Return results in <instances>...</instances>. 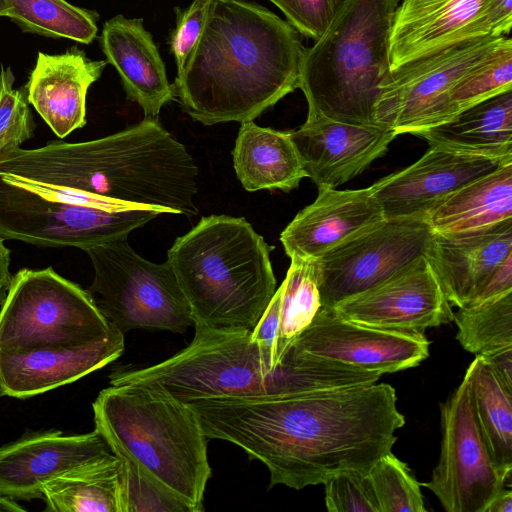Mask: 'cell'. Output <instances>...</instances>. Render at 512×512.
Listing matches in <instances>:
<instances>
[{
  "instance_id": "obj_32",
  "label": "cell",
  "mask_w": 512,
  "mask_h": 512,
  "mask_svg": "<svg viewBox=\"0 0 512 512\" xmlns=\"http://www.w3.org/2000/svg\"><path fill=\"white\" fill-rule=\"evenodd\" d=\"M509 90H512V40L505 36L500 45L454 87L450 101L457 114Z\"/></svg>"
},
{
  "instance_id": "obj_31",
  "label": "cell",
  "mask_w": 512,
  "mask_h": 512,
  "mask_svg": "<svg viewBox=\"0 0 512 512\" xmlns=\"http://www.w3.org/2000/svg\"><path fill=\"white\" fill-rule=\"evenodd\" d=\"M453 321L458 342L476 356L512 347V291L459 307Z\"/></svg>"
},
{
  "instance_id": "obj_10",
  "label": "cell",
  "mask_w": 512,
  "mask_h": 512,
  "mask_svg": "<svg viewBox=\"0 0 512 512\" xmlns=\"http://www.w3.org/2000/svg\"><path fill=\"white\" fill-rule=\"evenodd\" d=\"M127 237L84 250L94 269L87 291L123 334L133 329L185 332L193 325L191 310L169 262L146 260Z\"/></svg>"
},
{
  "instance_id": "obj_18",
  "label": "cell",
  "mask_w": 512,
  "mask_h": 512,
  "mask_svg": "<svg viewBox=\"0 0 512 512\" xmlns=\"http://www.w3.org/2000/svg\"><path fill=\"white\" fill-rule=\"evenodd\" d=\"M112 453L96 429L77 435L60 430L26 433L0 446V494L15 500L42 499L45 481Z\"/></svg>"
},
{
  "instance_id": "obj_28",
  "label": "cell",
  "mask_w": 512,
  "mask_h": 512,
  "mask_svg": "<svg viewBox=\"0 0 512 512\" xmlns=\"http://www.w3.org/2000/svg\"><path fill=\"white\" fill-rule=\"evenodd\" d=\"M472 407L497 469L507 479L512 471V392L498 379L485 359L477 355L468 366Z\"/></svg>"
},
{
  "instance_id": "obj_42",
  "label": "cell",
  "mask_w": 512,
  "mask_h": 512,
  "mask_svg": "<svg viewBox=\"0 0 512 512\" xmlns=\"http://www.w3.org/2000/svg\"><path fill=\"white\" fill-rule=\"evenodd\" d=\"M480 356L490 365L501 383L512 392V347Z\"/></svg>"
},
{
  "instance_id": "obj_6",
  "label": "cell",
  "mask_w": 512,
  "mask_h": 512,
  "mask_svg": "<svg viewBox=\"0 0 512 512\" xmlns=\"http://www.w3.org/2000/svg\"><path fill=\"white\" fill-rule=\"evenodd\" d=\"M92 407L95 429L115 456L135 461L194 512L204 510L208 438L191 407L139 383L103 389Z\"/></svg>"
},
{
  "instance_id": "obj_23",
  "label": "cell",
  "mask_w": 512,
  "mask_h": 512,
  "mask_svg": "<svg viewBox=\"0 0 512 512\" xmlns=\"http://www.w3.org/2000/svg\"><path fill=\"white\" fill-rule=\"evenodd\" d=\"M99 42L128 99L142 108L145 117L156 118L175 97L165 63L143 19L114 16L104 23Z\"/></svg>"
},
{
  "instance_id": "obj_40",
  "label": "cell",
  "mask_w": 512,
  "mask_h": 512,
  "mask_svg": "<svg viewBox=\"0 0 512 512\" xmlns=\"http://www.w3.org/2000/svg\"><path fill=\"white\" fill-rule=\"evenodd\" d=\"M509 291H512V255L496 269L483 288L468 304L486 301Z\"/></svg>"
},
{
  "instance_id": "obj_26",
  "label": "cell",
  "mask_w": 512,
  "mask_h": 512,
  "mask_svg": "<svg viewBox=\"0 0 512 512\" xmlns=\"http://www.w3.org/2000/svg\"><path fill=\"white\" fill-rule=\"evenodd\" d=\"M512 219V162L465 185L426 220L435 233H460Z\"/></svg>"
},
{
  "instance_id": "obj_2",
  "label": "cell",
  "mask_w": 512,
  "mask_h": 512,
  "mask_svg": "<svg viewBox=\"0 0 512 512\" xmlns=\"http://www.w3.org/2000/svg\"><path fill=\"white\" fill-rule=\"evenodd\" d=\"M305 49L299 33L268 8L213 0L174 97L204 125L253 121L298 88Z\"/></svg>"
},
{
  "instance_id": "obj_35",
  "label": "cell",
  "mask_w": 512,
  "mask_h": 512,
  "mask_svg": "<svg viewBox=\"0 0 512 512\" xmlns=\"http://www.w3.org/2000/svg\"><path fill=\"white\" fill-rule=\"evenodd\" d=\"M10 67L0 71V151L20 145L33 136L35 122L25 88L14 89Z\"/></svg>"
},
{
  "instance_id": "obj_27",
  "label": "cell",
  "mask_w": 512,
  "mask_h": 512,
  "mask_svg": "<svg viewBox=\"0 0 512 512\" xmlns=\"http://www.w3.org/2000/svg\"><path fill=\"white\" fill-rule=\"evenodd\" d=\"M46 512H122L120 461L114 453L42 484Z\"/></svg>"
},
{
  "instance_id": "obj_3",
  "label": "cell",
  "mask_w": 512,
  "mask_h": 512,
  "mask_svg": "<svg viewBox=\"0 0 512 512\" xmlns=\"http://www.w3.org/2000/svg\"><path fill=\"white\" fill-rule=\"evenodd\" d=\"M1 305L3 396L25 399L70 384L124 351V334L89 292L51 267L19 270Z\"/></svg>"
},
{
  "instance_id": "obj_46",
  "label": "cell",
  "mask_w": 512,
  "mask_h": 512,
  "mask_svg": "<svg viewBox=\"0 0 512 512\" xmlns=\"http://www.w3.org/2000/svg\"><path fill=\"white\" fill-rule=\"evenodd\" d=\"M10 14V5L6 0H0V17H8Z\"/></svg>"
},
{
  "instance_id": "obj_34",
  "label": "cell",
  "mask_w": 512,
  "mask_h": 512,
  "mask_svg": "<svg viewBox=\"0 0 512 512\" xmlns=\"http://www.w3.org/2000/svg\"><path fill=\"white\" fill-rule=\"evenodd\" d=\"M116 457L120 461L122 512H194L135 461L124 456Z\"/></svg>"
},
{
  "instance_id": "obj_25",
  "label": "cell",
  "mask_w": 512,
  "mask_h": 512,
  "mask_svg": "<svg viewBox=\"0 0 512 512\" xmlns=\"http://www.w3.org/2000/svg\"><path fill=\"white\" fill-rule=\"evenodd\" d=\"M232 154L236 175L247 191H290L307 177L290 132L243 122Z\"/></svg>"
},
{
  "instance_id": "obj_43",
  "label": "cell",
  "mask_w": 512,
  "mask_h": 512,
  "mask_svg": "<svg viewBox=\"0 0 512 512\" xmlns=\"http://www.w3.org/2000/svg\"><path fill=\"white\" fill-rule=\"evenodd\" d=\"M10 250L4 245V239L0 237V304L3 303L11 281Z\"/></svg>"
},
{
  "instance_id": "obj_47",
  "label": "cell",
  "mask_w": 512,
  "mask_h": 512,
  "mask_svg": "<svg viewBox=\"0 0 512 512\" xmlns=\"http://www.w3.org/2000/svg\"><path fill=\"white\" fill-rule=\"evenodd\" d=\"M3 396V393H2V390H1V387H0V398Z\"/></svg>"
},
{
  "instance_id": "obj_13",
  "label": "cell",
  "mask_w": 512,
  "mask_h": 512,
  "mask_svg": "<svg viewBox=\"0 0 512 512\" xmlns=\"http://www.w3.org/2000/svg\"><path fill=\"white\" fill-rule=\"evenodd\" d=\"M441 452L428 482L447 512H485L509 480L495 466L475 419L468 381L441 404Z\"/></svg>"
},
{
  "instance_id": "obj_38",
  "label": "cell",
  "mask_w": 512,
  "mask_h": 512,
  "mask_svg": "<svg viewBox=\"0 0 512 512\" xmlns=\"http://www.w3.org/2000/svg\"><path fill=\"white\" fill-rule=\"evenodd\" d=\"M213 0H193L184 9H176V25L169 43L174 56L177 74L185 68L198 43Z\"/></svg>"
},
{
  "instance_id": "obj_22",
  "label": "cell",
  "mask_w": 512,
  "mask_h": 512,
  "mask_svg": "<svg viewBox=\"0 0 512 512\" xmlns=\"http://www.w3.org/2000/svg\"><path fill=\"white\" fill-rule=\"evenodd\" d=\"M106 64L75 46L63 54L38 53L24 88L28 102L59 138L86 124L87 92Z\"/></svg>"
},
{
  "instance_id": "obj_44",
  "label": "cell",
  "mask_w": 512,
  "mask_h": 512,
  "mask_svg": "<svg viewBox=\"0 0 512 512\" xmlns=\"http://www.w3.org/2000/svg\"><path fill=\"white\" fill-rule=\"evenodd\" d=\"M485 512H512L511 490H501L488 504Z\"/></svg>"
},
{
  "instance_id": "obj_24",
  "label": "cell",
  "mask_w": 512,
  "mask_h": 512,
  "mask_svg": "<svg viewBox=\"0 0 512 512\" xmlns=\"http://www.w3.org/2000/svg\"><path fill=\"white\" fill-rule=\"evenodd\" d=\"M413 135L425 139L430 147L512 161V90Z\"/></svg>"
},
{
  "instance_id": "obj_20",
  "label": "cell",
  "mask_w": 512,
  "mask_h": 512,
  "mask_svg": "<svg viewBox=\"0 0 512 512\" xmlns=\"http://www.w3.org/2000/svg\"><path fill=\"white\" fill-rule=\"evenodd\" d=\"M318 190L314 202L302 209L280 235L290 259L315 261L384 220L370 187Z\"/></svg>"
},
{
  "instance_id": "obj_1",
  "label": "cell",
  "mask_w": 512,
  "mask_h": 512,
  "mask_svg": "<svg viewBox=\"0 0 512 512\" xmlns=\"http://www.w3.org/2000/svg\"><path fill=\"white\" fill-rule=\"evenodd\" d=\"M386 383L309 393L218 396L187 403L208 439L228 441L296 490L344 471L368 472L405 424Z\"/></svg>"
},
{
  "instance_id": "obj_7",
  "label": "cell",
  "mask_w": 512,
  "mask_h": 512,
  "mask_svg": "<svg viewBox=\"0 0 512 512\" xmlns=\"http://www.w3.org/2000/svg\"><path fill=\"white\" fill-rule=\"evenodd\" d=\"M400 0H343L321 37L305 49L298 88L308 113L374 125L380 84L390 71V40Z\"/></svg>"
},
{
  "instance_id": "obj_39",
  "label": "cell",
  "mask_w": 512,
  "mask_h": 512,
  "mask_svg": "<svg viewBox=\"0 0 512 512\" xmlns=\"http://www.w3.org/2000/svg\"><path fill=\"white\" fill-rule=\"evenodd\" d=\"M281 289H276L261 318L251 331V338L259 347L265 364L275 371L274 347L279 326Z\"/></svg>"
},
{
  "instance_id": "obj_14",
  "label": "cell",
  "mask_w": 512,
  "mask_h": 512,
  "mask_svg": "<svg viewBox=\"0 0 512 512\" xmlns=\"http://www.w3.org/2000/svg\"><path fill=\"white\" fill-rule=\"evenodd\" d=\"M288 350L384 374L419 365L429 355V341L423 332L362 325L321 306Z\"/></svg>"
},
{
  "instance_id": "obj_36",
  "label": "cell",
  "mask_w": 512,
  "mask_h": 512,
  "mask_svg": "<svg viewBox=\"0 0 512 512\" xmlns=\"http://www.w3.org/2000/svg\"><path fill=\"white\" fill-rule=\"evenodd\" d=\"M323 484L329 512H380L368 472H340Z\"/></svg>"
},
{
  "instance_id": "obj_41",
  "label": "cell",
  "mask_w": 512,
  "mask_h": 512,
  "mask_svg": "<svg viewBox=\"0 0 512 512\" xmlns=\"http://www.w3.org/2000/svg\"><path fill=\"white\" fill-rule=\"evenodd\" d=\"M490 35L507 36L512 26V0H491L485 13Z\"/></svg>"
},
{
  "instance_id": "obj_45",
  "label": "cell",
  "mask_w": 512,
  "mask_h": 512,
  "mask_svg": "<svg viewBox=\"0 0 512 512\" xmlns=\"http://www.w3.org/2000/svg\"><path fill=\"white\" fill-rule=\"evenodd\" d=\"M0 511L24 512L26 509L18 504L15 499L0 494Z\"/></svg>"
},
{
  "instance_id": "obj_16",
  "label": "cell",
  "mask_w": 512,
  "mask_h": 512,
  "mask_svg": "<svg viewBox=\"0 0 512 512\" xmlns=\"http://www.w3.org/2000/svg\"><path fill=\"white\" fill-rule=\"evenodd\" d=\"M512 161L474 156L438 147L415 163L370 186L384 219L422 218L449 196Z\"/></svg>"
},
{
  "instance_id": "obj_29",
  "label": "cell",
  "mask_w": 512,
  "mask_h": 512,
  "mask_svg": "<svg viewBox=\"0 0 512 512\" xmlns=\"http://www.w3.org/2000/svg\"><path fill=\"white\" fill-rule=\"evenodd\" d=\"M280 289L279 326L274 347L275 368L322 306L314 262L291 258Z\"/></svg>"
},
{
  "instance_id": "obj_9",
  "label": "cell",
  "mask_w": 512,
  "mask_h": 512,
  "mask_svg": "<svg viewBox=\"0 0 512 512\" xmlns=\"http://www.w3.org/2000/svg\"><path fill=\"white\" fill-rule=\"evenodd\" d=\"M109 380L150 385L185 404L218 396L298 393L293 368L281 363L271 371L251 332H195L172 357L149 367L116 369Z\"/></svg>"
},
{
  "instance_id": "obj_30",
  "label": "cell",
  "mask_w": 512,
  "mask_h": 512,
  "mask_svg": "<svg viewBox=\"0 0 512 512\" xmlns=\"http://www.w3.org/2000/svg\"><path fill=\"white\" fill-rule=\"evenodd\" d=\"M9 18L24 32L52 38L91 43L98 32L96 11L74 6L66 0H6Z\"/></svg>"
},
{
  "instance_id": "obj_4",
  "label": "cell",
  "mask_w": 512,
  "mask_h": 512,
  "mask_svg": "<svg viewBox=\"0 0 512 512\" xmlns=\"http://www.w3.org/2000/svg\"><path fill=\"white\" fill-rule=\"evenodd\" d=\"M0 173L170 214L198 212V168L185 146L152 117L96 140L3 149Z\"/></svg>"
},
{
  "instance_id": "obj_19",
  "label": "cell",
  "mask_w": 512,
  "mask_h": 512,
  "mask_svg": "<svg viewBox=\"0 0 512 512\" xmlns=\"http://www.w3.org/2000/svg\"><path fill=\"white\" fill-rule=\"evenodd\" d=\"M491 0H402L390 40V71L458 43L490 35Z\"/></svg>"
},
{
  "instance_id": "obj_37",
  "label": "cell",
  "mask_w": 512,
  "mask_h": 512,
  "mask_svg": "<svg viewBox=\"0 0 512 512\" xmlns=\"http://www.w3.org/2000/svg\"><path fill=\"white\" fill-rule=\"evenodd\" d=\"M301 35L318 40L332 22L339 0H269Z\"/></svg>"
},
{
  "instance_id": "obj_17",
  "label": "cell",
  "mask_w": 512,
  "mask_h": 512,
  "mask_svg": "<svg viewBox=\"0 0 512 512\" xmlns=\"http://www.w3.org/2000/svg\"><path fill=\"white\" fill-rule=\"evenodd\" d=\"M290 133L307 177L318 188H336L359 175L397 136L382 125L349 124L313 113Z\"/></svg>"
},
{
  "instance_id": "obj_12",
  "label": "cell",
  "mask_w": 512,
  "mask_h": 512,
  "mask_svg": "<svg viewBox=\"0 0 512 512\" xmlns=\"http://www.w3.org/2000/svg\"><path fill=\"white\" fill-rule=\"evenodd\" d=\"M433 234L426 219H384L313 261L322 306L333 308L425 256Z\"/></svg>"
},
{
  "instance_id": "obj_8",
  "label": "cell",
  "mask_w": 512,
  "mask_h": 512,
  "mask_svg": "<svg viewBox=\"0 0 512 512\" xmlns=\"http://www.w3.org/2000/svg\"><path fill=\"white\" fill-rule=\"evenodd\" d=\"M164 208L71 193L52 185L0 173V237L40 247L85 250L128 236Z\"/></svg>"
},
{
  "instance_id": "obj_15",
  "label": "cell",
  "mask_w": 512,
  "mask_h": 512,
  "mask_svg": "<svg viewBox=\"0 0 512 512\" xmlns=\"http://www.w3.org/2000/svg\"><path fill=\"white\" fill-rule=\"evenodd\" d=\"M333 308L349 321L398 331L423 332L454 318L451 304L425 256Z\"/></svg>"
},
{
  "instance_id": "obj_21",
  "label": "cell",
  "mask_w": 512,
  "mask_h": 512,
  "mask_svg": "<svg viewBox=\"0 0 512 512\" xmlns=\"http://www.w3.org/2000/svg\"><path fill=\"white\" fill-rule=\"evenodd\" d=\"M512 255V219L486 228L435 233L425 253L451 305L468 304Z\"/></svg>"
},
{
  "instance_id": "obj_33",
  "label": "cell",
  "mask_w": 512,
  "mask_h": 512,
  "mask_svg": "<svg viewBox=\"0 0 512 512\" xmlns=\"http://www.w3.org/2000/svg\"><path fill=\"white\" fill-rule=\"evenodd\" d=\"M380 512H424L421 484L408 466L391 452L381 456L369 469Z\"/></svg>"
},
{
  "instance_id": "obj_5",
  "label": "cell",
  "mask_w": 512,
  "mask_h": 512,
  "mask_svg": "<svg viewBox=\"0 0 512 512\" xmlns=\"http://www.w3.org/2000/svg\"><path fill=\"white\" fill-rule=\"evenodd\" d=\"M273 249L244 218L202 217L168 250L195 332H251L276 292Z\"/></svg>"
},
{
  "instance_id": "obj_11",
  "label": "cell",
  "mask_w": 512,
  "mask_h": 512,
  "mask_svg": "<svg viewBox=\"0 0 512 512\" xmlns=\"http://www.w3.org/2000/svg\"><path fill=\"white\" fill-rule=\"evenodd\" d=\"M505 36H484L450 46L388 72L380 84L375 123L399 134H414L456 114L454 87L483 62Z\"/></svg>"
}]
</instances>
